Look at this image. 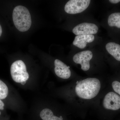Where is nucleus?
I'll list each match as a JSON object with an SVG mask.
<instances>
[{
	"label": "nucleus",
	"instance_id": "nucleus-1",
	"mask_svg": "<svg viewBox=\"0 0 120 120\" xmlns=\"http://www.w3.org/2000/svg\"><path fill=\"white\" fill-rule=\"evenodd\" d=\"M101 88V82L98 79L88 78L79 82L76 86L75 91L80 98L90 99L98 95Z\"/></svg>",
	"mask_w": 120,
	"mask_h": 120
},
{
	"label": "nucleus",
	"instance_id": "nucleus-2",
	"mask_svg": "<svg viewBox=\"0 0 120 120\" xmlns=\"http://www.w3.org/2000/svg\"><path fill=\"white\" fill-rule=\"evenodd\" d=\"M12 18L15 26L20 31L25 32L30 27L31 16L26 7L21 5L15 7L13 10Z\"/></svg>",
	"mask_w": 120,
	"mask_h": 120
},
{
	"label": "nucleus",
	"instance_id": "nucleus-3",
	"mask_svg": "<svg viewBox=\"0 0 120 120\" xmlns=\"http://www.w3.org/2000/svg\"><path fill=\"white\" fill-rule=\"evenodd\" d=\"M11 73L12 79L16 82L21 83L29 79L26 64L21 60L16 61L12 64Z\"/></svg>",
	"mask_w": 120,
	"mask_h": 120
},
{
	"label": "nucleus",
	"instance_id": "nucleus-4",
	"mask_svg": "<svg viewBox=\"0 0 120 120\" xmlns=\"http://www.w3.org/2000/svg\"><path fill=\"white\" fill-rule=\"evenodd\" d=\"M90 2V0H70L65 5L64 10L72 15L81 13L88 8Z\"/></svg>",
	"mask_w": 120,
	"mask_h": 120
},
{
	"label": "nucleus",
	"instance_id": "nucleus-5",
	"mask_svg": "<svg viewBox=\"0 0 120 120\" xmlns=\"http://www.w3.org/2000/svg\"><path fill=\"white\" fill-rule=\"evenodd\" d=\"M93 57V53L90 50L80 52L73 56V60L76 64L81 65L83 71H87L90 68V61Z\"/></svg>",
	"mask_w": 120,
	"mask_h": 120
},
{
	"label": "nucleus",
	"instance_id": "nucleus-6",
	"mask_svg": "<svg viewBox=\"0 0 120 120\" xmlns=\"http://www.w3.org/2000/svg\"><path fill=\"white\" fill-rule=\"evenodd\" d=\"M103 107L106 109L116 110L120 109V96L113 92H109L103 99Z\"/></svg>",
	"mask_w": 120,
	"mask_h": 120
},
{
	"label": "nucleus",
	"instance_id": "nucleus-7",
	"mask_svg": "<svg viewBox=\"0 0 120 120\" xmlns=\"http://www.w3.org/2000/svg\"><path fill=\"white\" fill-rule=\"evenodd\" d=\"M98 26L93 23L84 22L78 24L73 28L72 32L76 35L82 34H94L98 31Z\"/></svg>",
	"mask_w": 120,
	"mask_h": 120
},
{
	"label": "nucleus",
	"instance_id": "nucleus-8",
	"mask_svg": "<svg viewBox=\"0 0 120 120\" xmlns=\"http://www.w3.org/2000/svg\"><path fill=\"white\" fill-rule=\"evenodd\" d=\"M54 71L56 75L60 78L67 79L71 76V71L69 66H67L64 62L59 60L54 61Z\"/></svg>",
	"mask_w": 120,
	"mask_h": 120
},
{
	"label": "nucleus",
	"instance_id": "nucleus-9",
	"mask_svg": "<svg viewBox=\"0 0 120 120\" xmlns=\"http://www.w3.org/2000/svg\"><path fill=\"white\" fill-rule=\"evenodd\" d=\"M95 37L93 34H82L76 35L73 42V45L80 49H84L87 43L94 41Z\"/></svg>",
	"mask_w": 120,
	"mask_h": 120
},
{
	"label": "nucleus",
	"instance_id": "nucleus-10",
	"mask_svg": "<svg viewBox=\"0 0 120 120\" xmlns=\"http://www.w3.org/2000/svg\"><path fill=\"white\" fill-rule=\"evenodd\" d=\"M107 52L118 61H120V45L114 42H109L106 45Z\"/></svg>",
	"mask_w": 120,
	"mask_h": 120
},
{
	"label": "nucleus",
	"instance_id": "nucleus-11",
	"mask_svg": "<svg viewBox=\"0 0 120 120\" xmlns=\"http://www.w3.org/2000/svg\"><path fill=\"white\" fill-rule=\"evenodd\" d=\"M108 24L111 27H116L120 28V12H115L109 15L108 19Z\"/></svg>",
	"mask_w": 120,
	"mask_h": 120
},
{
	"label": "nucleus",
	"instance_id": "nucleus-12",
	"mask_svg": "<svg viewBox=\"0 0 120 120\" xmlns=\"http://www.w3.org/2000/svg\"><path fill=\"white\" fill-rule=\"evenodd\" d=\"M8 94V89L6 84L0 79V99L6 98Z\"/></svg>",
	"mask_w": 120,
	"mask_h": 120
},
{
	"label": "nucleus",
	"instance_id": "nucleus-13",
	"mask_svg": "<svg viewBox=\"0 0 120 120\" xmlns=\"http://www.w3.org/2000/svg\"><path fill=\"white\" fill-rule=\"evenodd\" d=\"M53 115H54L52 110L49 109H44L40 113V117L43 120H49Z\"/></svg>",
	"mask_w": 120,
	"mask_h": 120
},
{
	"label": "nucleus",
	"instance_id": "nucleus-14",
	"mask_svg": "<svg viewBox=\"0 0 120 120\" xmlns=\"http://www.w3.org/2000/svg\"><path fill=\"white\" fill-rule=\"evenodd\" d=\"M112 86L114 91L120 95V82L114 81L112 83Z\"/></svg>",
	"mask_w": 120,
	"mask_h": 120
},
{
	"label": "nucleus",
	"instance_id": "nucleus-15",
	"mask_svg": "<svg viewBox=\"0 0 120 120\" xmlns=\"http://www.w3.org/2000/svg\"><path fill=\"white\" fill-rule=\"evenodd\" d=\"M49 120H63V118L61 116H60V117H58V116L53 115Z\"/></svg>",
	"mask_w": 120,
	"mask_h": 120
},
{
	"label": "nucleus",
	"instance_id": "nucleus-16",
	"mask_svg": "<svg viewBox=\"0 0 120 120\" xmlns=\"http://www.w3.org/2000/svg\"><path fill=\"white\" fill-rule=\"evenodd\" d=\"M4 102L1 101L0 99V110H3L4 109Z\"/></svg>",
	"mask_w": 120,
	"mask_h": 120
},
{
	"label": "nucleus",
	"instance_id": "nucleus-17",
	"mask_svg": "<svg viewBox=\"0 0 120 120\" xmlns=\"http://www.w3.org/2000/svg\"><path fill=\"white\" fill-rule=\"evenodd\" d=\"M109 1L112 4H116L120 2V0H109Z\"/></svg>",
	"mask_w": 120,
	"mask_h": 120
},
{
	"label": "nucleus",
	"instance_id": "nucleus-18",
	"mask_svg": "<svg viewBox=\"0 0 120 120\" xmlns=\"http://www.w3.org/2000/svg\"><path fill=\"white\" fill-rule=\"evenodd\" d=\"M2 34V29L1 26L0 25V37L1 36Z\"/></svg>",
	"mask_w": 120,
	"mask_h": 120
},
{
	"label": "nucleus",
	"instance_id": "nucleus-19",
	"mask_svg": "<svg viewBox=\"0 0 120 120\" xmlns=\"http://www.w3.org/2000/svg\"><path fill=\"white\" fill-rule=\"evenodd\" d=\"M26 81L22 82L21 83V84H22V85H24L26 83Z\"/></svg>",
	"mask_w": 120,
	"mask_h": 120
},
{
	"label": "nucleus",
	"instance_id": "nucleus-20",
	"mask_svg": "<svg viewBox=\"0 0 120 120\" xmlns=\"http://www.w3.org/2000/svg\"><path fill=\"white\" fill-rule=\"evenodd\" d=\"M1 114V112H0V115Z\"/></svg>",
	"mask_w": 120,
	"mask_h": 120
}]
</instances>
